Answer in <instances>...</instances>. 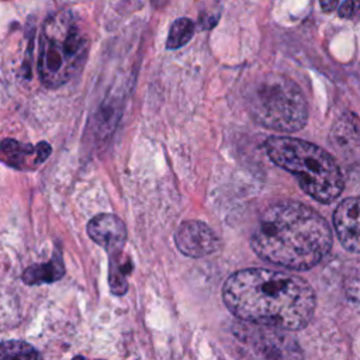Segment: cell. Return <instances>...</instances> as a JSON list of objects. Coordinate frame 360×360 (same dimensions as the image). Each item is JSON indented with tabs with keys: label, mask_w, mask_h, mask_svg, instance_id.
I'll return each instance as SVG.
<instances>
[{
	"label": "cell",
	"mask_w": 360,
	"mask_h": 360,
	"mask_svg": "<svg viewBox=\"0 0 360 360\" xmlns=\"http://www.w3.org/2000/svg\"><path fill=\"white\" fill-rule=\"evenodd\" d=\"M63 264L60 257H55L53 260L44 264H34L25 269L22 274V280L27 284H41V283H52L59 280L63 276Z\"/></svg>",
	"instance_id": "obj_11"
},
{
	"label": "cell",
	"mask_w": 360,
	"mask_h": 360,
	"mask_svg": "<svg viewBox=\"0 0 360 360\" xmlns=\"http://www.w3.org/2000/svg\"><path fill=\"white\" fill-rule=\"evenodd\" d=\"M250 245L266 262L294 270L316 266L332 248V231L316 211L297 201H280L260 217Z\"/></svg>",
	"instance_id": "obj_2"
},
{
	"label": "cell",
	"mask_w": 360,
	"mask_h": 360,
	"mask_svg": "<svg viewBox=\"0 0 360 360\" xmlns=\"http://www.w3.org/2000/svg\"><path fill=\"white\" fill-rule=\"evenodd\" d=\"M0 153L8 165L24 169L28 167V163L37 166L46 160L51 155V146L46 142H39L32 146L30 143H21L15 139L7 138L0 143Z\"/></svg>",
	"instance_id": "obj_9"
},
{
	"label": "cell",
	"mask_w": 360,
	"mask_h": 360,
	"mask_svg": "<svg viewBox=\"0 0 360 360\" xmlns=\"http://www.w3.org/2000/svg\"><path fill=\"white\" fill-rule=\"evenodd\" d=\"M174 242L177 249L188 257H202L219 246L214 231L201 221H184L176 231Z\"/></svg>",
	"instance_id": "obj_6"
},
{
	"label": "cell",
	"mask_w": 360,
	"mask_h": 360,
	"mask_svg": "<svg viewBox=\"0 0 360 360\" xmlns=\"http://www.w3.org/2000/svg\"><path fill=\"white\" fill-rule=\"evenodd\" d=\"M90 39L80 18L69 10L52 14L42 25L38 75L44 86L56 89L76 77L89 56Z\"/></svg>",
	"instance_id": "obj_3"
},
{
	"label": "cell",
	"mask_w": 360,
	"mask_h": 360,
	"mask_svg": "<svg viewBox=\"0 0 360 360\" xmlns=\"http://www.w3.org/2000/svg\"><path fill=\"white\" fill-rule=\"evenodd\" d=\"M332 143L336 149L356 150L359 141L356 115L342 117V120H339L332 129Z\"/></svg>",
	"instance_id": "obj_10"
},
{
	"label": "cell",
	"mask_w": 360,
	"mask_h": 360,
	"mask_svg": "<svg viewBox=\"0 0 360 360\" xmlns=\"http://www.w3.org/2000/svg\"><path fill=\"white\" fill-rule=\"evenodd\" d=\"M89 236L111 256L121 252L127 240L124 222L114 214H98L87 225Z\"/></svg>",
	"instance_id": "obj_7"
},
{
	"label": "cell",
	"mask_w": 360,
	"mask_h": 360,
	"mask_svg": "<svg viewBox=\"0 0 360 360\" xmlns=\"http://www.w3.org/2000/svg\"><path fill=\"white\" fill-rule=\"evenodd\" d=\"M333 225L342 246L353 253L359 252V198H345L333 212Z\"/></svg>",
	"instance_id": "obj_8"
},
{
	"label": "cell",
	"mask_w": 360,
	"mask_h": 360,
	"mask_svg": "<svg viewBox=\"0 0 360 360\" xmlns=\"http://www.w3.org/2000/svg\"><path fill=\"white\" fill-rule=\"evenodd\" d=\"M250 117L273 131L295 132L305 127L308 104L298 84L281 73H264L248 86Z\"/></svg>",
	"instance_id": "obj_5"
},
{
	"label": "cell",
	"mask_w": 360,
	"mask_h": 360,
	"mask_svg": "<svg viewBox=\"0 0 360 360\" xmlns=\"http://www.w3.org/2000/svg\"><path fill=\"white\" fill-rule=\"evenodd\" d=\"M193 34H194V24L191 22V20L186 18V17L177 18L169 30L166 48L177 49V48L186 45L191 39Z\"/></svg>",
	"instance_id": "obj_13"
},
{
	"label": "cell",
	"mask_w": 360,
	"mask_h": 360,
	"mask_svg": "<svg viewBox=\"0 0 360 360\" xmlns=\"http://www.w3.org/2000/svg\"><path fill=\"white\" fill-rule=\"evenodd\" d=\"M73 360H84L82 356H76V357H73Z\"/></svg>",
	"instance_id": "obj_16"
},
{
	"label": "cell",
	"mask_w": 360,
	"mask_h": 360,
	"mask_svg": "<svg viewBox=\"0 0 360 360\" xmlns=\"http://www.w3.org/2000/svg\"><path fill=\"white\" fill-rule=\"evenodd\" d=\"M226 308L239 319L287 329L305 328L315 312L316 297L301 277L267 269H245L222 287Z\"/></svg>",
	"instance_id": "obj_1"
},
{
	"label": "cell",
	"mask_w": 360,
	"mask_h": 360,
	"mask_svg": "<svg viewBox=\"0 0 360 360\" xmlns=\"http://www.w3.org/2000/svg\"><path fill=\"white\" fill-rule=\"evenodd\" d=\"M267 156L292 173L301 188L319 202L335 201L345 187L336 160L315 143L290 136H270L264 142Z\"/></svg>",
	"instance_id": "obj_4"
},
{
	"label": "cell",
	"mask_w": 360,
	"mask_h": 360,
	"mask_svg": "<svg viewBox=\"0 0 360 360\" xmlns=\"http://www.w3.org/2000/svg\"><path fill=\"white\" fill-rule=\"evenodd\" d=\"M321 8L325 13H332L338 7V0H319Z\"/></svg>",
	"instance_id": "obj_15"
},
{
	"label": "cell",
	"mask_w": 360,
	"mask_h": 360,
	"mask_svg": "<svg viewBox=\"0 0 360 360\" xmlns=\"http://www.w3.org/2000/svg\"><path fill=\"white\" fill-rule=\"evenodd\" d=\"M339 15L342 18H350L356 13V1L354 0H346L338 10Z\"/></svg>",
	"instance_id": "obj_14"
},
{
	"label": "cell",
	"mask_w": 360,
	"mask_h": 360,
	"mask_svg": "<svg viewBox=\"0 0 360 360\" xmlns=\"http://www.w3.org/2000/svg\"><path fill=\"white\" fill-rule=\"evenodd\" d=\"M0 360H38V353L22 340H4L0 343Z\"/></svg>",
	"instance_id": "obj_12"
}]
</instances>
